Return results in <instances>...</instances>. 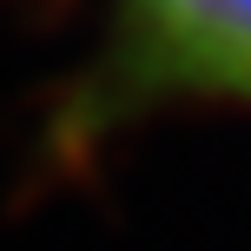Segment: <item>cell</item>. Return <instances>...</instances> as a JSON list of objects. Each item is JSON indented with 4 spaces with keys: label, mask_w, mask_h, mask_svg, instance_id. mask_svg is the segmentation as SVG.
<instances>
[{
    "label": "cell",
    "mask_w": 251,
    "mask_h": 251,
    "mask_svg": "<svg viewBox=\"0 0 251 251\" xmlns=\"http://www.w3.org/2000/svg\"><path fill=\"white\" fill-rule=\"evenodd\" d=\"M100 7L106 100L251 113V0H100Z\"/></svg>",
    "instance_id": "obj_1"
}]
</instances>
